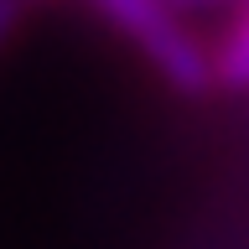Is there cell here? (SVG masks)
Segmentation results:
<instances>
[{"instance_id":"obj_4","label":"cell","mask_w":249,"mask_h":249,"mask_svg":"<svg viewBox=\"0 0 249 249\" xmlns=\"http://www.w3.org/2000/svg\"><path fill=\"white\" fill-rule=\"evenodd\" d=\"M171 5H197V0H171Z\"/></svg>"},{"instance_id":"obj_3","label":"cell","mask_w":249,"mask_h":249,"mask_svg":"<svg viewBox=\"0 0 249 249\" xmlns=\"http://www.w3.org/2000/svg\"><path fill=\"white\" fill-rule=\"evenodd\" d=\"M26 5H31V0H0V52L11 47V36H16V26H21Z\"/></svg>"},{"instance_id":"obj_5","label":"cell","mask_w":249,"mask_h":249,"mask_svg":"<svg viewBox=\"0 0 249 249\" xmlns=\"http://www.w3.org/2000/svg\"><path fill=\"white\" fill-rule=\"evenodd\" d=\"M31 5H42V0H31Z\"/></svg>"},{"instance_id":"obj_2","label":"cell","mask_w":249,"mask_h":249,"mask_svg":"<svg viewBox=\"0 0 249 249\" xmlns=\"http://www.w3.org/2000/svg\"><path fill=\"white\" fill-rule=\"evenodd\" d=\"M218 89H249V16L218 52Z\"/></svg>"},{"instance_id":"obj_1","label":"cell","mask_w":249,"mask_h":249,"mask_svg":"<svg viewBox=\"0 0 249 249\" xmlns=\"http://www.w3.org/2000/svg\"><path fill=\"white\" fill-rule=\"evenodd\" d=\"M89 5L145 57V68H151L171 93L208 99V93L218 89V52H208V47L177 21L171 0H89Z\"/></svg>"}]
</instances>
